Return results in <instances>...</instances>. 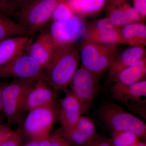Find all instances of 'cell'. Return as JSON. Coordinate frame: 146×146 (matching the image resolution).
I'll list each match as a JSON object with an SVG mask.
<instances>
[{"label":"cell","mask_w":146,"mask_h":146,"mask_svg":"<svg viewBox=\"0 0 146 146\" xmlns=\"http://www.w3.org/2000/svg\"><path fill=\"white\" fill-rule=\"evenodd\" d=\"M80 61L79 49L75 45L56 46L42 78L57 93L70 84Z\"/></svg>","instance_id":"cell-1"},{"label":"cell","mask_w":146,"mask_h":146,"mask_svg":"<svg viewBox=\"0 0 146 146\" xmlns=\"http://www.w3.org/2000/svg\"><path fill=\"white\" fill-rule=\"evenodd\" d=\"M119 44L82 42L79 49L81 67L100 79L119 54Z\"/></svg>","instance_id":"cell-2"},{"label":"cell","mask_w":146,"mask_h":146,"mask_svg":"<svg viewBox=\"0 0 146 146\" xmlns=\"http://www.w3.org/2000/svg\"><path fill=\"white\" fill-rule=\"evenodd\" d=\"M37 79L14 80L3 89L1 101L8 125L20 121L27 93Z\"/></svg>","instance_id":"cell-3"},{"label":"cell","mask_w":146,"mask_h":146,"mask_svg":"<svg viewBox=\"0 0 146 146\" xmlns=\"http://www.w3.org/2000/svg\"><path fill=\"white\" fill-rule=\"evenodd\" d=\"M100 116L112 131H129L140 139H146V124L141 119L125 111L117 105L113 103H106L101 109Z\"/></svg>","instance_id":"cell-4"},{"label":"cell","mask_w":146,"mask_h":146,"mask_svg":"<svg viewBox=\"0 0 146 146\" xmlns=\"http://www.w3.org/2000/svg\"><path fill=\"white\" fill-rule=\"evenodd\" d=\"M63 1L30 0L16 14L17 22L26 29L31 36L51 20L55 9Z\"/></svg>","instance_id":"cell-5"},{"label":"cell","mask_w":146,"mask_h":146,"mask_svg":"<svg viewBox=\"0 0 146 146\" xmlns=\"http://www.w3.org/2000/svg\"><path fill=\"white\" fill-rule=\"evenodd\" d=\"M58 108L55 101L29 111L24 124L27 136L31 140L38 141L49 136L57 117Z\"/></svg>","instance_id":"cell-6"},{"label":"cell","mask_w":146,"mask_h":146,"mask_svg":"<svg viewBox=\"0 0 146 146\" xmlns=\"http://www.w3.org/2000/svg\"><path fill=\"white\" fill-rule=\"evenodd\" d=\"M86 25L83 18L76 15L52 22L49 31L56 46H71L82 38Z\"/></svg>","instance_id":"cell-7"},{"label":"cell","mask_w":146,"mask_h":146,"mask_svg":"<svg viewBox=\"0 0 146 146\" xmlns=\"http://www.w3.org/2000/svg\"><path fill=\"white\" fill-rule=\"evenodd\" d=\"M99 79L81 66L71 80L72 93L80 103L82 114L89 113L98 88Z\"/></svg>","instance_id":"cell-8"},{"label":"cell","mask_w":146,"mask_h":146,"mask_svg":"<svg viewBox=\"0 0 146 146\" xmlns=\"http://www.w3.org/2000/svg\"><path fill=\"white\" fill-rule=\"evenodd\" d=\"M44 69L27 53L24 52L15 59L0 67V79H37L42 77Z\"/></svg>","instance_id":"cell-9"},{"label":"cell","mask_w":146,"mask_h":146,"mask_svg":"<svg viewBox=\"0 0 146 146\" xmlns=\"http://www.w3.org/2000/svg\"><path fill=\"white\" fill-rule=\"evenodd\" d=\"M114 100L125 105L131 111L144 117L146 105V81L141 80L126 86L115 84L112 89Z\"/></svg>","instance_id":"cell-10"},{"label":"cell","mask_w":146,"mask_h":146,"mask_svg":"<svg viewBox=\"0 0 146 146\" xmlns=\"http://www.w3.org/2000/svg\"><path fill=\"white\" fill-rule=\"evenodd\" d=\"M82 115L80 103L71 91H68L58 106L57 117L62 130L74 127Z\"/></svg>","instance_id":"cell-11"},{"label":"cell","mask_w":146,"mask_h":146,"mask_svg":"<svg viewBox=\"0 0 146 146\" xmlns=\"http://www.w3.org/2000/svg\"><path fill=\"white\" fill-rule=\"evenodd\" d=\"M57 92L42 78L38 79L27 93L24 111H29L55 101Z\"/></svg>","instance_id":"cell-12"},{"label":"cell","mask_w":146,"mask_h":146,"mask_svg":"<svg viewBox=\"0 0 146 146\" xmlns=\"http://www.w3.org/2000/svg\"><path fill=\"white\" fill-rule=\"evenodd\" d=\"M56 48L49 31L46 29L41 32L34 42L30 43L26 50L44 69L49 63Z\"/></svg>","instance_id":"cell-13"},{"label":"cell","mask_w":146,"mask_h":146,"mask_svg":"<svg viewBox=\"0 0 146 146\" xmlns=\"http://www.w3.org/2000/svg\"><path fill=\"white\" fill-rule=\"evenodd\" d=\"M95 124L88 117L82 116L74 127L63 130L62 134L70 146H84L97 136Z\"/></svg>","instance_id":"cell-14"},{"label":"cell","mask_w":146,"mask_h":146,"mask_svg":"<svg viewBox=\"0 0 146 146\" xmlns=\"http://www.w3.org/2000/svg\"><path fill=\"white\" fill-rule=\"evenodd\" d=\"M31 42V36H13L0 42V67L25 52Z\"/></svg>","instance_id":"cell-15"},{"label":"cell","mask_w":146,"mask_h":146,"mask_svg":"<svg viewBox=\"0 0 146 146\" xmlns=\"http://www.w3.org/2000/svg\"><path fill=\"white\" fill-rule=\"evenodd\" d=\"M146 53L144 46H130L120 52L108 69L110 78L145 57Z\"/></svg>","instance_id":"cell-16"},{"label":"cell","mask_w":146,"mask_h":146,"mask_svg":"<svg viewBox=\"0 0 146 146\" xmlns=\"http://www.w3.org/2000/svg\"><path fill=\"white\" fill-rule=\"evenodd\" d=\"M146 74V56L120 72L112 78L115 85L126 86L143 80Z\"/></svg>","instance_id":"cell-17"},{"label":"cell","mask_w":146,"mask_h":146,"mask_svg":"<svg viewBox=\"0 0 146 146\" xmlns=\"http://www.w3.org/2000/svg\"><path fill=\"white\" fill-rule=\"evenodd\" d=\"M120 34L122 44L130 46L146 45V26L143 23H133L120 27Z\"/></svg>","instance_id":"cell-18"},{"label":"cell","mask_w":146,"mask_h":146,"mask_svg":"<svg viewBox=\"0 0 146 146\" xmlns=\"http://www.w3.org/2000/svg\"><path fill=\"white\" fill-rule=\"evenodd\" d=\"M76 14L80 17H91L101 12L108 0H68Z\"/></svg>","instance_id":"cell-19"},{"label":"cell","mask_w":146,"mask_h":146,"mask_svg":"<svg viewBox=\"0 0 146 146\" xmlns=\"http://www.w3.org/2000/svg\"><path fill=\"white\" fill-rule=\"evenodd\" d=\"M82 41L107 45L122 44L120 36V27L114 30L85 31Z\"/></svg>","instance_id":"cell-20"},{"label":"cell","mask_w":146,"mask_h":146,"mask_svg":"<svg viewBox=\"0 0 146 146\" xmlns=\"http://www.w3.org/2000/svg\"><path fill=\"white\" fill-rule=\"evenodd\" d=\"M23 35L31 36L26 29L18 22L0 13V42L10 37Z\"/></svg>","instance_id":"cell-21"},{"label":"cell","mask_w":146,"mask_h":146,"mask_svg":"<svg viewBox=\"0 0 146 146\" xmlns=\"http://www.w3.org/2000/svg\"><path fill=\"white\" fill-rule=\"evenodd\" d=\"M107 17L108 20L114 25L121 27L131 23L122 4L114 6L108 5L107 6Z\"/></svg>","instance_id":"cell-22"},{"label":"cell","mask_w":146,"mask_h":146,"mask_svg":"<svg viewBox=\"0 0 146 146\" xmlns=\"http://www.w3.org/2000/svg\"><path fill=\"white\" fill-rule=\"evenodd\" d=\"M140 138L127 131H113L109 140L112 146H130L139 141Z\"/></svg>","instance_id":"cell-23"},{"label":"cell","mask_w":146,"mask_h":146,"mask_svg":"<svg viewBox=\"0 0 146 146\" xmlns=\"http://www.w3.org/2000/svg\"><path fill=\"white\" fill-rule=\"evenodd\" d=\"M76 15L68 1L65 0L59 3L53 13L52 22L70 18Z\"/></svg>","instance_id":"cell-24"},{"label":"cell","mask_w":146,"mask_h":146,"mask_svg":"<svg viewBox=\"0 0 146 146\" xmlns=\"http://www.w3.org/2000/svg\"><path fill=\"white\" fill-rule=\"evenodd\" d=\"M30 0H0V2L16 18V14Z\"/></svg>","instance_id":"cell-25"},{"label":"cell","mask_w":146,"mask_h":146,"mask_svg":"<svg viewBox=\"0 0 146 146\" xmlns=\"http://www.w3.org/2000/svg\"><path fill=\"white\" fill-rule=\"evenodd\" d=\"M123 8L125 11L131 23H141L145 19L134 7H131L130 5L124 3L122 4Z\"/></svg>","instance_id":"cell-26"},{"label":"cell","mask_w":146,"mask_h":146,"mask_svg":"<svg viewBox=\"0 0 146 146\" xmlns=\"http://www.w3.org/2000/svg\"><path fill=\"white\" fill-rule=\"evenodd\" d=\"M23 132L21 129L13 130L12 134L7 138L1 146H21Z\"/></svg>","instance_id":"cell-27"},{"label":"cell","mask_w":146,"mask_h":146,"mask_svg":"<svg viewBox=\"0 0 146 146\" xmlns=\"http://www.w3.org/2000/svg\"><path fill=\"white\" fill-rule=\"evenodd\" d=\"M49 138L52 146H70L63 137L61 131L50 133Z\"/></svg>","instance_id":"cell-28"},{"label":"cell","mask_w":146,"mask_h":146,"mask_svg":"<svg viewBox=\"0 0 146 146\" xmlns=\"http://www.w3.org/2000/svg\"><path fill=\"white\" fill-rule=\"evenodd\" d=\"M13 131L9 126L0 123V146L11 136Z\"/></svg>","instance_id":"cell-29"},{"label":"cell","mask_w":146,"mask_h":146,"mask_svg":"<svg viewBox=\"0 0 146 146\" xmlns=\"http://www.w3.org/2000/svg\"><path fill=\"white\" fill-rule=\"evenodd\" d=\"M84 146H112L109 140L105 138L96 136L88 143Z\"/></svg>","instance_id":"cell-30"},{"label":"cell","mask_w":146,"mask_h":146,"mask_svg":"<svg viewBox=\"0 0 146 146\" xmlns=\"http://www.w3.org/2000/svg\"><path fill=\"white\" fill-rule=\"evenodd\" d=\"M134 7L139 11L142 17H146V0H133Z\"/></svg>","instance_id":"cell-31"},{"label":"cell","mask_w":146,"mask_h":146,"mask_svg":"<svg viewBox=\"0 0 146 146\" xmlns=\"http://www.w3.org/2000/svg\"><path fill=\"white\" fill-rule=\"evenodd\" d=\"M0 13L9 18L15 17L14 15L1 2H0Z\"/></svg>","instance_id":"cell-32"},{"label":"cell","mask_w":146,"mask_h":146,"mask_svg":"<svg viewBox=\"0 0 146 146\" xmlns=\"http://www.w3.org/2000/svg\"><path fill=\"white\" fill-rule=\"evenodd\" d=\"M38 146H52L50 141L49 136L39 140Z\"/></svg>","instance_id":"cell-33"},{"label":"cell","mask_w":146,"mask_h":146,"mask_svg":"<svg viewBox=\"0 0 146 146\" xmlns=\"http://www.w3.org/2000/svg\"><path fill=\"white\" fill-rule=\"evenodd\" d=\"M126 0H108V5H119L125 3Z\"/></svg>","instance_id":"cell-34"},{"label":"cell","mask_w":146,"mask_h":146,"mask_svg":"<svg viewBox=\"0 0 146 146\" xmlns=\"http://www.w3.org/2000/svg\"><path fill=\"white\" fill-rule=\"evenodd\" d=\"M38 145H39V141L31 140L30 142L23 146H38Z\"/></svg>","instance_id":"cell-35"},{"label":"cell","mask_w":146,"mask_h":146,"mask_svg":"<svg viewBox=\"0 0 146 146\" xmlns=\"http://www.w3.org/2000/svg\"><path fill=\"white\" fill-rule=\"evenodd\" d=\"M130 146H146V144L145 142H141L139 141Z\"/></svg>","instance_id":"cell-36"},{"label":"cell","mask_w":146,"mask_h":146,"mask_svg":"<svg viewBox=\"0 0 146 146\" xmlns=\"http://www.w3.org/2000/svg\"><path fill=\"white\" fill-rule=\"evenodd\" d=\"M3 111L2 106L1 102V100H0V114L1 112Z\"/></svg>","instance_id":"cell-37"},{"label":"cell","mask_w":146,"mask_h":146,"mask_svg":"<svg viewBox=\"0 0 146 146\" xmlns=\"http://www.w3.org/2000/svg\"><path fill=\"white\" fill-rule=\"evenodd\" d=\"M1 114H0V121H1Z\"/></svg>","instance_id":"cell-38"},{"label":"cell","mask_w":146,"mask_h":146,"mask_svg":"<svg viewBox=\"0 0 146 146\" xmlns=\"http://www.w3.org/2000/svg\"><path fill=\"white\" fill-rule=\"evenodd\" d=\"M67 1H68V0H67Z\"/></svg>","instance_id":"cell-39"}]
</instances>
